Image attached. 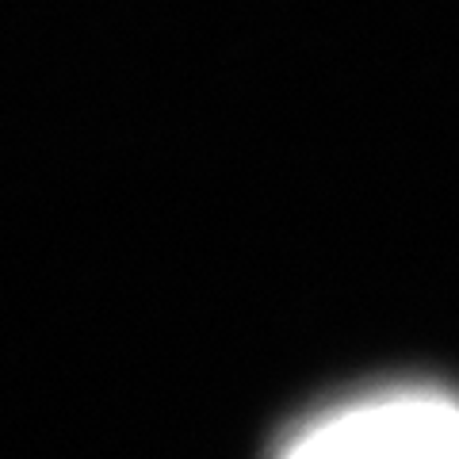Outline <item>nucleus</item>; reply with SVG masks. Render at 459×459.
<instances>
[{
  "label": "nucleus",
  "mask_w": 459,
  "mask_h": 459,
  "mask_svg": "<svg viewBox=\"0 0 459 459\" xmlns=\"http://www.w3.org/2000/svg\"><path fill=\"white\" fill-rule=\"evenodd\" d=\"M276 459H459V394L391 386L314 413Z\"/></svg>",
  "instance_id": "1"
}]
</instances>
